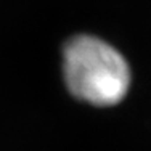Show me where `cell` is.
<instances>
[{"label": "cell", "instance_id": "obj_1", "mask_svg": "<svg viewBox=\"0 0 151 151\" xmlns=\"http://www.w3.org/2000/svg\"><path fill=\"white\" fill-rule=\"evenodd\" d=\"M63 77L74 98L111 108L127 96L132 73L124 55L95 35H76L63 50Z\"/></svg>", "mask_w": 151, "mask_h": 151}]
</instances>
